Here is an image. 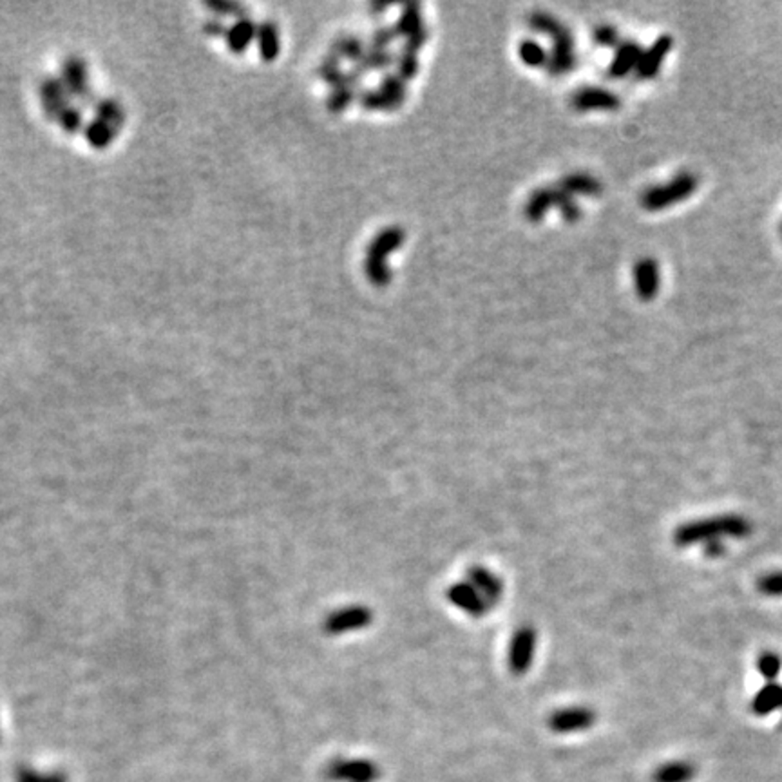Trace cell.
Masks as SVG:
<instances>
[{"mask_svg":"<svg viewBox=\"0 0 782 782\" xmlns=\"http://www.w3.org/2000/svg\"><path fill=\"white\" fill-rule=\"evenodd\" d=\"M467 582L486 599L489 608L497 607L504 596V582L493 571L484 565H473L467 571Z\"/></svg>","mask_w":782,"mask_h":782,"instance_id":"obj_9","label":"cell"},{"mask_svg":"<svg viewBox=\"0 0 782 782\" xmlns=\"http://www.w3.org/2000/svg\"><path fill=\"white\" fill-rule=\"evenodd\" d=\"M750 710L759 716H769L777 710H782V684L775 683H766L752 699L750 702Z\"/></svg>","mask_w":782,"mask_h":782,"instance_id":"obj_14","label":"cell"},{"mask_svg":"<svg viewBox=\"0 0 782 782\" xmlns=\"http://www.w3.org/2000/svg\"><path fill=\"white\" fill-rule=\"evenodd\" d=\"M699 187V178L693 173H679L668 183L647 189L642 194V207L649 212L668 208L679 201L688 200Z\"/></svg>","mask_w":782,"mask_h":782,"instance_id":"obj_2","label":"cell"},{"mask_svg":"<svg viewBox=\"0 0 782 782\" xmlns=\"http://www.w3.org/2000/svg\"><path fill=\"white\" fill-rule=\"evenodd\" d=\"M562 189L567 194H583V196H599L603 187L601 183L589 174H573L562 182Z\"/></svg>","mask_w":782,"mask_h":782,"instance_id":"obj_16","label":"cell"},{"mask_svg":"<svg viewBox=\"0 0 782 782\" xmlns=\"http://www.w3.org/2000/svg\"><path fill=\"white\" fill-rule=\"evenodd\" d=\"M672 37L670 35H663L659 37L647 51H643L640 64L636 67V76L640 81H652V78L658 76L665 58L668 56L670 49H672Z\"/></svg>","mask_w":782,"mask_h":782,"instance_id":"obj_10","label":"cell"},{"mask_svg":"<svg viewBox=\"0 0 782 782\" xmlns=\"http://www.w3.org/2000/svg\"><path fill=\"white\" fill-rule=\"evenodd\" d=\"M596 723V712L587 707L558 709L547 719V725L555 734H574L592 728Z\"/></svg>","mask_w":782,"mask_h":782,"instance_id":"obj_7","label":"cell"},{"mask_svg":"<svg viewBox=\"0 0 782 782\" xmlns=\"http://www.w3.org/2000/svg\"><path fill=\"white\" fill-rule=\"evenodd\" d=\"M757 589L764 596L782 598V571H775L761 576L757 582Z\"/></svg>","mask_w":782,"mask_h":782,"instance_id":"obj_19","label":"cell"},{"mask_svg":"<svg viewBox=\"0 0 782 782\" xmlns=\"http://www.w3.org/2000/svg\"><path fill=\"white\" fill-rule=\"evenodd\" d=\"M702 547H705V555L710 557V558H719V557L725 555V543H723V540L709 541V543H705Z\"/></svg>","mask_w":782,"mask_h":782,"instance_id":"obj_24","label":"cell"},{"mask_svg":"<svg viewBox=\"0 0 782 782\" xmlns=\"http://www.w3.org/2000/svg\"><path fill=\"white\" fill-rule=\"evenodd\" d=\"M643 55V49L634 40L619 42L616 47V55L608 65V74L612 78H623L631 72H636V67L640 64V58Z\"/></svg>","mask_w":782,"mask_h":782,"instance_id":"obj_12","label":"cell"},{"mask_svg":"<svg viewBox=\"0 0 782 782\" xmlns=\"http://www.w3.org/2000/svg\"><path fill=\"white\" fill-rule=\"evenodd\" d=\"M549 207H553V189L551 191H540L532 196L529 208H527V214L531 216V219H540Z\"/></svg>","mask_w":782,"mask_h":782,"instance_id":"obj_20","label":"cell"},{"mask_svg":"<svg viewBox=\"0 0 782 782\" xmlns=\"http://www.w3.org/2000/svg\"><path fill=\"white\" fill-rule=\"evenodd\" d=\"M378 775V766L368 759H337L327 768V778L334 782H375Z\"/></svg>","mask_w":782,"mask_h":782,"instance_id":"obj_6","label":"cell"},{"mask_svg":"<svg viewBox=\"0 0 782 782\" xmlns=\"http://www.w3.org/2000/svg\"><path fill=\"white\" fill-rule=\"evenodd\" d=\"M538 645V633L532 625H522V627L513 634L509 643V670L514 676H523L529 672L534 652Z\"/></svg>","mask_w":782,"mask_h":782,"instance_id":"obj_5","label":"cell"},{"mask_svg":"<svg viewBox=\"0 0 782 782\" xmlns=\"http://www.w3.org/2000/svg\"><path fill=\"white\" fill-rule=\"evenodd\" d=\"M532 26L538 28L540 31H545L547 35H551L555 40V53H553L551 62H549V69L553 71V74L569 72L576 64L574 42H573L571 33L558 21H555L549 15H534Z\"/></svg>","mask_w":782,"mask_h":782,"instance_id":"obj_3","label":"cell"},{"mask_svg":"<svg viewBox=\"0 0 782 782\" xmlns=\"http://www.w3.org/2000/svg\"><path fill=\"white\" fill-rule=\"evenodd\" d=\"M520 55L531 65H540V64L545 62V51L538 44H534V42H525L520 47Z\"/></svg>","mask_w":782,"mask_h":782,"instance_id":"obj_22","label":"cell"},{"mask_svg":"<svg viewBox=\"0 0 782 782\" xmlns=\"http://www.w3.org/2000/svg\"><path fill=\"white\" fill-rule=\"evenodd\" d=\"M594 40H596V44L598 46H601V47H617L619 46V35H617V30L616 28H612V26H598L596 30H594Z\"/></svg>","mask_w":782,"mask_h":782,"instance_id":"obj_21","label":"cell"},{"mask_svg":"<svg viewBox=\"0 0 782 782\" xmlns=\"http://www.w3.org/2000/svg\"><path fill=\"white\" fill-rule=\"evenodd\" d=\"M780 234H782V225H780Z\"/></svg>","mask_w":782,"mask_h":782,"instance_id":"obj_25","label":"cell"},{"mask_svg":"<svg viewBox=\"0 0 782 782\" xmlns=\"http://www.w3.org/2000/svg\"><path fill=\"white\" fill-rule=\"evenodd\" d=\"M753 525L741 514H719L702 520H690L674 531L676 547H690L723 538H748Z\"/></svg>","mask_w":782,"mask_h":782,"instance_id":"obj_1","label":"cell"},{"mask_svg":"<svg viewBox=\"0 0 782 782\" xmlns=\"http://www.w3.org/2000/svg\"><path fill=\"white\" fill-rule=\"evenodd\" d=\"M757 670L766 679V683H775L782 670V658L777 652H762L757 658Z\"/></svg>","mask_w":782,"mask_h":782,"instance_id":"obj_18","label":"cell"},{"mask_svg":"<svg viewBox=\"0 0 782 782\" xmlns=\"http://www.w3.org/2000/svg\"><path fill=\"white\" fill-rule=\"evenodd\" d=\"M373 612L366 605H348L330 612L323 623V631L328 636H343L370 627Z\"/></svg>","mask_w":782,"mask_h":782,"instance_id":"obj_4","label":"cell"},{"mask_svg":"<svg viewBox=\"0 0 782 782\" xmlns=\"http://www.w3.org/2000/svg\"><path fill=\"white\" fill-rule=\"evenodd\" d=\"M15 782H69L62 771H38L30 766H21L15 771Z\"/></svg>","mask_w":782,"mask_h":782,"instance_id":"obj_17","label":"cell"},{"mask_svg":"<svg viewBox=\"0 0 782 782\" xmlns=\"http://www.w3.org/2000/svg\"><path fill=\"white\" fill-rule=\"evenodd\" d=\"M573 106L578 111H614L619 109L621 100L617 95L599 88H585L573 97Z\"/></svg>","mask_w":782,"mask_h":782,"instance_id":"obj_13","label":"cell"},{"mask_svg":"<svg viewBox=\"0 0 782 782\" xmlns=\"http://www.w3.org/2000/svg\"><path fill=\"white\" fill-rule=\"evenodd\" d=\"M251 37H252V26L247 22V24H240L238 28H236V31H234V35L230 37V46H234V49H242L249 40H251Z\"/></svg>","mask_w":782,"mask_h":782,"instance_id":"obj_23","label":"cell"},{"mask_svg":"<svg viewBox=\"0 0 782 782\" xmlns=\"http://www.w3.org/2000/svg\"><path fill=\"white\" fill-rule=\"evenodd\" d=\"M633 276H634V286H636L638 297L642 301H652L658 295L659 285H661L659 267H658L656 259L642 258L640 261H636Z\"/></svg>","mask_w":782,"mask_h":782,"instance_id":"obj_11","label":"cell"},{"mask_svg":"<svg viewBox=\"0 0 782 782\" xmlns=\"http://www.w3.org/2000/svg\"><path fill=\"white\" fill-rule=\"evenodd\" d=\"M697 769L688 761H672L667 764H661L654 775V782H690L695 777Z\"/></svg>","mask_w":782,"mask_h":782,"instance_id":"obj_15","label":"cell"},{"mask_svg":"<svg viewBox=\"0 0 782 782\" xmlns=\"http://www.w3.org/2000/svg\"><path fill=\"white\" fill-rule=\"evenodd\" d=\"M446 596L453 607H456L458 610L465 612L467 616H472V617H484L491 610L489 605L486 603V599L467 580L453 583L446 591Z\"/></svg>","mask_w":782,"mask_h":782,"instance_id":"obj_8","label":"cell"}]
</instances>
